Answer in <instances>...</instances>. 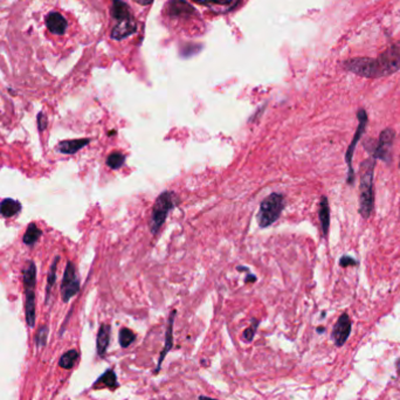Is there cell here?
Listing matches in <instances>:
<instances>
[{
    "label": "cell",
    "mask_w": 400,
    "mask_h": 400,
    "mask_svg": "<svg viewBox=\"0 0 400 400\" xmlns=\"http://www.w3.org/2000/svg\"><path fill=\"white\" fill-rule=\"evenodd\" d=\"M176 313H177L176 310H172L171 313H170L169 321H168V327H166V331H165V344H164V346H163V350L161 351V355H159L157 367H156L155 371H154V373H156V374H157L159 371H161L162 364H163V362H164L166 355H168V352L172 349V346H173V325H175Z\"/></svg>",
    "instance_id": "12"
},
{
    "label": "cell",
    "mask_w": 400,
    "mask_h": 400,
    "mask_svg": "<svg viewBox=\"0 0 400 400\" xmlns=\"http://www.w3.org/2000/svg\"><path fill=\"white\" fill-rule=\"evenodd\" d=\"M129 7L115 0L112 6V18L116 21L114 28H112L111 37L116 40H121L122 38L126 37L135 31V23L131 16H130Z\"/></svg>",
    "instance_id": "6"
},
{
    "label": "cell",
    "mask_w": 400,
    "mask_h": 400,
    "mask_svg": "<svg viewBox=\"0 0 400 400\" xmlns=\"http://www.w3.org/2000/svg\"><path fill=\"white\" fill-rule=\"evenodd\" d=\"M135 339H136V335H135V332L132 330H130L129 328H122L121 330H119L118 342L122 348L124 349L129 348V346L135 342Z\"/></svg>",
    "instance_id": "21"
},
{
    "label": "cell",
    "mask_w": 400,
    "mask_h": 400,
    "mask_svg": "<svg viewBox=\"0 0 400 400\" xmlns=\"http://www.w3.org/2000/svg\"><path fill=\"white\" fill-rule=\"evenodd\" d=\"M46 26L53 34L55 35H63L67 31L66 18L58 12H52L46 17Z\"/></svg>",
    "instance_id": "13"
},
{
    "label": "cell",
    "mask_w": 400,
    "mask_h": 400,
    "mask_svg": "<svg viewBox=\"0 0 400 400\" xmlns=\"http://www.w3.org/2000/svg\"><path fill=\"white\" fill-rule=\"evenodd\" d=\"M89 138H80V140H69L62 141L58 145V150L63 155H74L81 149L87 147L89 144Z\"/></svg>",
    "instance_id": "15"
},
{
    "label": "cell",
    "mask_w": 400,
    "mask_h": 400,
    "mask_svg": "<svg viewBox=\"0 0 400 400\" xmlns=\"http://www.w3.org/2000/svg\"><path fill=\"white\" fill-rule=\"evenodd\" d=\"M257 325H259V321L255 320V318H253L252 325L243 331V337H245L247 342H252L254 339V336H255V332L257 330Z\"/></svg>",
    "instance_id": "25"
},
{
    "label": "cell",
    "mask_w": 400,
    "mask_h": 400,
    "mask_svg": "<svg viewBox=\"0 0 400 400\" xmlns=\"http://www.w3.org/2000/svg\"><path fill=\"white\" fill-rule=\"evenodd\" d=\"M255 280H256V279H255V276H247L245 281H246V282H254V281H255Z\"/></svg>",
    "instance_id": "29"
},
{
    "label": "cell",
    "mask_w": 400,
    "mask_h": 400,
    "mask_svg": "<svg viewBox=\"0 0 400 400\" xmlns=\"http://www.w3.org/2000/svg\"><path fill=\"white\" fill-rule=\"evenodd\" d=\"M21 211L20 201L12 198H6L0 203V214L5 218H12Z\"/></svg>",
    "instance_id": "16"
},
{
    "label": "cell",
    "mask_w": 400,
    "mask_h": 400,
    "mask_svg": "<svg viewBox=\"0 0 400 400\" xmlns=\"http://www.w3.org/2000/svg\"><path fill=\"white\" fill-rule=\"evenodd\" d=\"M177 204H178V199H177L173 192L165 191V192L159 194V197L155 201L154 206H152L150 221H149V226H150L152 234H157L163 224L165 222L166 218H168L170 211L175 208Z\"/></svg>",
    "instance_id": "3"
},
{
    "label": "cell",
    "mask_w": 400,
    "mask_h": 400,
    "mask_svg": "<svg viewBox=\"0 0 400 400\" xmlns=\"http://www.w3.org/2000/svg\"><path fill=\"white\" fill-rule=\"evenodd\" d=\"M164 9L165 17L171 21L172 27L191 34L199 32L200 27H203L196 11L184 0H170Z\"/></svg>",
    "instance_id": "1"
},
{
    "label": "cell",
    "mask_w": 400,
    "mask_h": 400,
    "mask_svg": "<svg viewBox=\"0 0 400 400\" xmlns=\"http://www.w3.org/2000/svg\"><path fill=\"white\" fill-rule=\"evenodd\" d=\"M35 285H37V266L33 261H28L24 269V286L26 296V322L31 328L35 324Z\"/></svg>",
    "instance_id": "4"
},
{
    "label": "cell",
    "mask_w": 400,
    "mask_h": 400,
    "mask_svg": "<svg viewBox=\"0 0 400 400\" xmlns=\"http://www.w3.org/2000/svg\"><path fill=\"white\" fill-rule=\"evenodd\" d=\"M357 262L355 260L352 259V257L350 256H343L341 261H339V264H341L342 267H349V266H353V264H356Z\"/></svg>",
    "instance_id": "27"
},
{
    "label": "cell",
    "mask_w": 400,
    "mask_h": 400,
    "mask_svg": "<svg viewBox=\"0 0 400 400\" xmlns=\"http://www.w3.org/2000/svg\"><path fill=\"white\" fill-rule=\"evenodd\" d=\"M47 336H48V328L42 325L38 329L37 335H35V344L38 348H44L47 343Z\"/></svg>",
    "instance_id": "24"
},
{
    "label": "cell",
    "mask_w": 400,
    "mask_h": 400,
    "mask_svg": "<svg viewBox=\"0 0 400 400\" xmlns=\"http://www.w3.org/2000/svg\"><path fill=\"white\" fill-rule=\"evenodd\" d=\"M318 215L323 229V234L327 236L329 232V226H330V207H329L328 199L325 197L321 198L320 201V210H318Z\"/></svg>",
    "instance_id": "17"
},
{
    "label": "cell",
    "mask_w": 400,
    "mask_h": 400,
    "mask_svg": "<svg viewBox=\"0 0 400 400\" xmlns=\"http://www.w3.org/2000/svg\"><path fill=\"white\" fill-rule=\"evenodd\" d=\"M135 3H137L138 5H142V6H148L150 5L152 3V0H134Z\"/></svg>",
    "instance_id": "28"
},
{
    "label": "cell",
    "mask_w": 400,
    "mask_h": 400,
    "mask_svg": "<svg viewBox=\"0 0 400 400\" xmlns=\"http://www.w3.org/2000/svg\"><path fill=\"white\" fill-rule=\"evenodd\" d=\"M125 162V156L121 154V152H112L108 156L107 158V165L112 170H117L122 168L123 164Z\"/></svg>",
    "instance_id": "23"
},
{
    "label": "cell",
    "mask_w": 400,
    "mask_h": 400,
    "mask_svg": "<svg viewBox=\"0 0 400 400\" xmlns=\"http://www.w3.org/2000/svg\"><path fill=\"white\" fill-rule=\"evenodd\" d=\"M110 336H111L110 325L102 324L100 329H98L97 338H96L97 353H98V356L102 357V358H103L105 352H107L109 343H110Z\"/></svg>",
    "instance_id": "14"
},
{
    "label": "cell",
    "mask_w": 400,
    "mask_h": 400,
    "mask_svg": "<svg viewBox=\"0 0 400 400\" xmlns=\"http://www.w3.org/2000/svg\"><path fill=\"white\" fill-rule=\"evenodd\" d=\"M397 366H398V370L400 371V359L398 360V364H397Z\"/></svg>",
    "instance_id": "32"
},
{
    "label": "cell",
    "mask_w": 400,
    "mask_h": 400,
    "mask_svg": "<svg viewBox=\"0 0 400 400\" xmlns=\"http://www.w3.org/2000/svg\"><path fill=\"white\" fill-rule=\"evenodd\" d=\"M357 117H358V126H357L356 134L353 136L351 143H350L348 150H346L345 154V161L346 164H348V183L352 184L353 180H355V172H353L352 169V158L353 154H355V149L357 147V143H358L360 138L365 132L366 124H367V115L366 111L364 109H360V110L357 112Z\"/></svg>",
    "instance_id": "7"
},
{
    "label": "cell",
    "mask_w": 400,
    "mask_h": 400,
    "mask_svg": "<svg viewBox=\"0 0 400 400\" xmlns=\"http://www.w3.org/2000/svg\"><path fill=\"white\" fill-rule=\"evenodd\" d=\"M399 168H400V162H399Z\"/></svg>",
    "instance_id": "33"
},
{
    "label": "cell",
    "mask_w": 400,
    "mask_h": 400,
    "mask_svg": "<svg viewBox=\"0 0 400 400\" xmlns=\"http://www.w3.org/2000/svg\"><path fill=\"white\" fill-rule=\"evenodd\" d=\"M38 128L40 132H42L46 128H47V117H46L42 112H39L38 115Z\"/></svg>",
    "instance_id": "26"
},
{
    "label": "cell",
    "mask_w": 400,
    "mask_h": 400,
    "mask_svg": "<svg viewBox=\"0 0 400 400\" xmlns=\"http://www.w3.org/2000/svg\"><path fill=\"white\" fill-rule=\"evenodd\" d=\"M41 235H42L41 229L32 222V224L28 225L26 232H25L24 234V239H23L24 243H26L27 246H33L35 245V242L38 241Z\"/></svg>",
    "instance_id": "19"
},
{
    "label": "cell",
    "mask_w": 400,
    "mask_h": 400,
    "mask_svg": "<svg viewBox=\"0 0 400 400\" xmlns=\"http://www.w3.org/2000/svg\"><path fill=\"white\" fill-rule=\"evenodd\" d=\"M60 261V256H56L54 260H53V263L51 268H49L48 272V279H47V286H46V302H48L49 296H51L52 288L55 285L56 281V269H58V263Z\"/></svg>",
    "instance_id": "20"
},
{
    "label": "cell",
    "mask_w": 400,
    "mask_h": 400,
    "mask_svg": "<svg viewBox=\"0 0 400 400\" xmlns=\"http://www.w3.org/2000/svg\"><path fill=\"white\" fill-rule=\"evenodd\" d=\"M283 206H285V199L282 194L272 193L264 198L260 205V211L257 214V222L260 227L266 228L274 224L281 215Z\"/></svg>",
    "instance_id": "5"
},
{
    "label": "cell",
    "mask_w": 400,
    "mask_h": 400,
    "mask_svg": "<svg viewBox=\"0 0 400 400\" xmlns=\"http://www.w3.org/2000/svg\"><path fill=\"white\" fill-rule=\"evenodd\" d=\"M77 358H79V353H77V351H75V350H69V351H67L65 355L61 357L59 364L60 366L63 367V369L69 370L74 366V364H75Z\"/></svg>",
    "instance_id": "22"
},
{
    "label": "cell",
    "mask_w": 400,
    "mask_h": 400,
    "mask_svg": "<svg viewBox=\"0 0 400 400\" xmlns=\"http://www.w3.org/2000/svg\"><path fill=\"white\" fill-rule=\"evenodd\" d=\"M376 159L370 157L360 164L359 182V213L364 219H369L373 210V171Z\"/></svg>",
    "instance_id": "2"
},
{
    "label": "cell",
    "mask_w": 400,
    "mask_h": 400,
    "mask_svg": "<svg viewBox=\"0 0 400 400\" xmlns=\"http://www.w3.org/2000/svg\"><path fill=\"white\" fill-rule=\"evenodd\" d=\"M80 290V280L77 278L76 268L73 262L68 261L63 273L61 283V296L63 302H68Z\"/></svg>",
    "instance_id": "9"
},
{
    "label": "cell",
    "mask_w": 400,
    "mask_h": 400,
    "mask_svg": "<svg viewBox=\"0 0 400 400\" xmlns=\"http://www.w3.org/2000/svg\"><path fill=\"white\" fill-rule=\"evenodd\" d=\"M191 3L203 7L205 11L213 14H227L239 10L247 0H190Z\"/></svg>",
    "instance_id": "8"
},
{
    "label": "cell",
    "mask_w": 400,
    "mask_h": 400,
    "mask_svg": "<svg viewBox=\"0 0 400 400\" xmlns=\"http://www.w3.org/2000/svg\"><path fill=\"white\" fill-rule=\"evenodd\" d=\"M350 334H351V321L348 314H342L332 330V339L335 341V344L337 346L344 345Z\"/></svg>",
    "instance_id": "11"
},
{
    "label": "cell",
    "mask_w": 400,
    "mask_h": 400,
    "mask_svg": "<svg viewBox=\"0 0 400 400\" xmlns=\"http://www.w3.org/2000/svg\"><path fill=\"white\" fill-rule=\"evenodd\" d=\"M198 400H218V399H213V398H210V397H206V395H200Z\"/></svg>",
    "instance_id": "30"
},
{
    "label": "cell",
    "mask_w": 400,
    "mask_h": 400,
    "mask_svg": "<svg viewBox=\"0 0 400 400\" xmlns=\"http://www.w3.org/2000/svg\"><path fill=\"white\" fill-rule=\"evenodd\" d=\"M394 130L390 128L383 130L380 132L379 140L376 144H372V150H371V157L374 159H381L384 162L391 161V149L394 142Z\"/></svg>",
    "instance_id": "10"
},
{
    "label": "cell",
    "mask_w": 400,
    "mask_h": 400,
    "mask_svg": "<svg viewBox=\"0 0 400 400\" xmlns=\"http://www.w3.org/2000/svg\"><path fill=\"white\" fill-rule=\"evenodd\" d=\"M324 328H317V332H323Z\"/></svg>",
    "instance_id": "31"
},
{
    "label": "cell",
    "mask_w": 400,
    "mask_h": 400,
    "mask_svg": "<svg viewBox=\"0 0 400 400\" xmlns=\"http://www.w3.org/2000/svg\"><path fill=\"white\" fill-rule=\"evenodd\" d=\"M101 385H103V386H107L108 388H110V390H115L116 387H118L117 376H116V373L114 372V370H112V369L105 370L104 373L102 374V376L98 378L96 381H95L94 387L101 386Z\"/></svg>",
    "instance_id": "18"
}]
</instances>
